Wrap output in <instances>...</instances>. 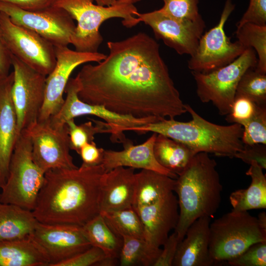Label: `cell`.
Wrapping results in <instances>:
<instances>
[{
	"label": "cell",
	"mask_w": 266,
	"mask_h": 266,
	"mask_svg": "<svg viewBox=\"0 0 266 266\" xmlns=\"http://www.w3.org/2000/svg\"><path fill=\"white\" fill-rule=\"evenodd\" d=\"M107 46L103 60L83 66L75 77L81 100L138 118L174 119L187 112L154 38L139 32Z\"/></svg>",
	"instance_id": "cell-1"
},
{
	"label": "cell",
	"mask_w": 266,
	"mask_h": 266,
	"mask_svg": "<svg viewBox=\"0 0 266 266\" xmlns=\"http://www.w3.org/2000/svg\"><path fill=\"white\" fill-rule=\"evenodd\" d=\"M101 164L45 173L32 211L38 222L83 226L100 213Z\"/></svg>",
	"instance_id": "cell-2"
},
{
	"label": "cell",
	"mask_w": 266,
	"mask_h": 266,
	"mask_svg": "<svg viewBox=\"0 0 266 266\" xmlns=\"http://www.w3.org/2000/svg\"><path fill=\"white\" fill-rule=\"evenodd\" d=\"M216 166L209 154L200 152L175 179L174 191L178 196L179 217L174 232L179 242L196 220L211 217L219 207L223 188Z\"/></svg>",
	"instance_id": "cell-3"
},
{
	"label": "cell",
	"mask_w": 266,
	"mask_h": 266,
	"mask_svg": "<svg viewBox=\"0 0 266 266\" xmlns=\"http://www.w3.org/2000/svg\"><path fill=\"white\" fill-rule=\"evenodd\" d=\"M192 116L188 122L164 119L141 126L127 128L125 131L137 133L152 132L161 134L189 147L195 154L205 152L219 157H234L244 148L241 137L242 126L237 123L220 125L200 116L189 105L185 104Z\"/></svg>",
	"instance_id": "cell-4"
},
{
	"label": "cell",
	"mask_w": 266,
	"mask_h": 266,
	"mask_svg": "<svg viewBox=\"0 0 266 266\" xmlns=\"http://www.w3.org/2000/svg\"><path fill=\"white\" fill-rule=\"evenodd\" d=\"M93 0H54L53 6L66 10L77 25L71 44L76 51L98 52L103 38L99 29L106 20L122 18L123 25L128 28L140 23L136 16L138 12L133 4H119L103 6L93 3Z\"/></svg>",
	"instance_id": "cell-5"
},
{
	"label": "cell",
	"mask_w": 266,
	"mask_h": 266,
	"mask_svg": "<svg viewBox=\"0 0 266 266\" xmlns=\"http://www.w3.org/2000/svg\"><path fill=\"white\" fill-rule=\"evenodd\" d=\"M44 175L33 160L31 138L26 131H23L17 139L7 177L0 188V202L33 211Z\"/></svg>",
	"instance_id": "cell-6"
},
{
	"label": "cell",
	"mask_w": 266,
	"mask_h": 266,
	"mask_svg": "<svg viewBox=\"0 0 266 266\" xmlns=\"http://www.w3.org/2000/svg\"><path fill=\"white\" fill-rule=\"evenodd\" d=\"M263 241H266V232L248 211L232 209L210 224L209 252L216 264L227 262Z\"/></svg>",
	"instance_id": "cell-7"
},
{
	"label": "cell",
	"mask_w": 266,
	"mask_h": 266,
	"mask_svg": "<svg viewBox=\"0 0 266 266\" xmlns=\"http://www.w3.org/2000/svg\"><path fill=\"white\" fill-rule=\"evenodd\" d=\"M257 62L255 51L248 48L231 63L212 72L191 71L200 100L203 103L211 102L221 115H227L240 78L247 69L256 67Z\"/></svg>",
	"instance_id": "cell-8"
},
{
	"label": "cell",
	"mask_w": 266,
	"mask_h": 266,
	"mask_svg": "<svg viewBox=\"0 0 266 266\" xmlns=\"http://www.w3.org/2000/svg\"><path fill=\"white\" fill-rule=\"evenodd\" d=\"M79 85L75 78H70L66 86L65 93L66 98L60 111L51 117L48 122L54 128H62L66 122L76 117L84 115H91L103 119L110 128V139L113 142L124 143L128 139L123 132L127 128L141 126L160 121L154 117L138 118L123 115L112 112L103 106L91 104L81 100L78 95Z\"/></svg>",
	"instance_id": "cell-9"
},
{
	"label": "cell",
	"mask_w": 266,
	"mask_h": 266,
	"mask_svg": "<svg viewBox=\"0 0 266 266\" xmlns=\"http://www.w3.org/2000/svg\"><path fill=\"white\" fill-rule=\"evenodd\" d=\"M234 8L232 0H226L218 23L202 34L188 62L191 71L212 72L231 63L248 48L238 40L232 42L225 33V24Z\"/></svg>",
	"instance_id": "cell-10"
},
{
	"label": "cell",
	"mask_w": 266,
	"mask_h": 266,
	"mask_svg": "<svg viewBox=\"0 0 266 266\" xmlns=\"http://www.w3.org/2000/svg\"><path fill=\"white\" fill-rule=\"evenodd\" d=\"M0 25L5 44L12 55L46 76L52 72L56 64L52 43L36 32L14 23L2 11Z\"/></svg>",
	"instance_id": "cell-11"
},
{
	"label": "cell",
	"mask_w": 266,
	"mask_h": 266,
	"mask_svg": "<svg viewBox=\"0 0 266 266\" xmlns=\"http://www.w3.org/2000/svg\"><path fill=\"white\" fill-rule=\"evenodd\" d=\"M0 11L14 23L29 29L55 47L71 44L76 25L64 9L53 5L37 10H26L10 3L0 1Z\"/></svg>",
	"instance_id": "cell-12"
},
{
	"label": "cell",
	"mask_w": 266,
	"mask_h": 266,
	"mask_svg": "<svg viewBox=\"0 0 266 266\" xmlns=\"http://www.w3.org/2000/svg\"><path fill=\"white\" fill-rule=\"evenodd\" d=\"M11 57L13 68L11 98L16 113L19 135L38 121L44 100L47 76L11 54Z\"/></svg>",
	"instance_id": "cell-13"
},
{
	"label": "cell",
	"mask_w": 266,
	"mask_h": 266,
	"mask_svg": "<svg viewBox=\"0 0 266 266\" xmlns=\"http://www.w3.org/2000/svg\"><path fill=\"white\" fill-rule=\"evenodd\" d=\"M56 64L46 76L44 100L38 122H46L55 115L62 107L63 94L73 71L78 66L89 62L99 63L106 56L100 52H83L67 46L55 47Z\"/></svg>",
	"instance_id": "cell-14"
},
{
	"label": "cell",
	"mask_w": 266,
	"mask_h": 266,
	"mask_svg": "<svg viewBox=\"0 0 266 266\" xmlns=\"http://www.w3.org/2000/svg\"><path fill=\"white\" fill-rule=\"evenodd\" d=\"M24 131L31 138L33 160L43 172L51 169L78 167L70 154L66 124L62 128H56L48 121H37Z\"/></svg>",
	"instance_id": "cell-15"
},
{
	"label": "cell",
	"mask_w": 266,
	"mask_h": 266,
	"mask_svg": "<svg viewBox=\"0 0 266 266\" xmlns=\"http://www.w3.org/2000/svg\"><path fill=\"white\" fill-rule=\"evenodd\" d=\"M136 16L152 30L156 38L179 55L192 56L196 51L205 28L202 17L195 20H180L172 18L159 9L140 13Z\"/></svg>",
	"instance_id": "cell-16"
},
{
	"label": "cell",
	"mask_w": 266,
	"mask_h": 266,
	"mask_svg": "<svg viewBox=\"0 0 266 266\" xmlns=\"http://www.w3.org/2000/svg\"><path fill=\"white\" fill-rule=\"evenodd\" d=\"M134 209L143 225L146 254L150 266H153L169 233L176 226L179 217L177 198L172 192L155 203Z\"/></svg>",
	"instance_id": "cell-17"
},
{
	"label": "cell",
	"mask_w": 266,
	"mask_h": 266,
	"mask_svg": "<svg viewBox=\"0 0 266 266\" xmlns=\"http://www.w3.org/2000/svg\"><path fill=\"white\" fill-rule=\"evenodd\" d=\"M46 252L49 266L57 265L92 246L82 226L38 222L33 234Z\"/></svg>",
	"instance_id": "cell-18"
},
{
	"label": "cell",
	"mask_w": 266,
	"mask_h": 266,
	"mask_svg": "<svg viewBox=\"0 0 266 266\" xmlns=\"http://www.w3.org/2000/svg\"><path fill=\"white\" fill-rule=\"evenodd\" d=\"M13 72L0 78V188L8 175V167L19 135L17 119L11 98Z\"/></svg>",
	"instance_id": "cell-19"
},
{
	"label": "cell",
	"mask_w": 266,
	"mask_h": 266,
	"mask_svg": "<svg viewBox=\"0 0 266 266\" xmlns=\"http://www.w3.org/2000/svg\"><path fill=\"white\" fill-rule=\"evenodd\" d=\"M157 135L153 133L145 142L136 145L128 140L121 151L104 150L101 165L105 172L123 166L152 170L176 179V174L160 165L155 158L153 147Z\"/></svg>",
	"instance_id": "cell-20"
},
{
	"label": "cell",
	"mask_w": 266,
	"mask_h": 266,
	"mask_svg": "<svg viewBox=\"0 0 266 266\" xmlns=\"http://www.w3.org/2000/svg\"><path fill=\"white\" fill-rule=\"evenodd\" d=\"M211 217L202 216L188 228L179 242L173 266H211L216 264L209 252Z\"/></svg>",
	"instance_id": "cell-21"
},
{
	"label": "cell",
	"mask_w": 266,
	"mask_h": 266,
	"mask_svg": "<svg viewBox=\"0 0 266 266\" xmlns=\"http://www.w3.org/2000/svg\"><path fill=\"white\" fill-rule=\"evenodd\" d=\"M135 174L134 168L123 166L104 173L100 182V212L132 207Z\"/></svg>",
	"instance_id": "cell-22"
},
{
	"label": "cell",
	"mask_w": 266,
	"mask_h": 266,
	"mask_svg": "<svg viewBox=\"0 0 266 266\" xmlns=\"http://www.w3.org/2000/svg\"><path fill=\"white\" fill-rule=\"evenodd\" d=\"M49 258L33 234L0 242V266H49Z\"/></svg>",
	"instance_id": "cell-23"
},
{
	"label": "cell",
	"mask_w": 266,
	"mask_h": 266,
	"mask_svg": "<svg viewBox=\"0 0 266 266\" xmlns=\"http://www.w3.org/2000/svg\"><path fill=\"white\" fill-rule=\"evenodd\" d=\"M176 180L166 175L147 169L135 174L133 209L150 205L173 192Z\"/></svg>",
	"instance_id": "cell-24"
},
{
	"label": "cell",
	"mask_w": 266,
	"mask_h": 266,
	"mask_svg": "<svg viewBox=\"0 0 266 266\" xmlns=\"http://www.w3.org/2000/svg\"><path fill=\"white\" fill-rule=\"evenodd\" d=\"M37 223L32 211L0 202V242L32 235Z\"/></svg>",
	"instance_id": "cell-25"
},
{
	"label": "cell",
	"mask_w": 266,
	"mask_h": 266,
	"mask_svg": "<svg viewBox=\"0 0 266 266\" xmlns=\"http://www.w3.org/2000/svg\"><path fill=\"white\" fill-rule=\"evenodd\" d=\"M246 174L250 176L251 182L246 189L232 192L229 199L235 211H248L266 208V176L263 169L255 162L250 164Z\"/></svg>",
	"instance_id": "cell-26"
},
{
	"label": "cell",
	"mask_w": 266,
	"mask_h": 266,
	"mask_svg": "<svg viewBox=\"0 0 266 266\" xmlns=\"http://www.w3.org/2000/svg\"><path fill=\"white\" fill-rule=\"evenodd\" d=\"M153 151L158 163L177 176L196 154L185 144L161 134L157 135Z\"/></svg>",
	"instance_id": "cell-27"
},
{
	"label": "cell",
	"mask_w": 266,
	"mask_h": 266,
	"mask_svg": "<svg viewBox=\"0 0 266 266\" xmlns=\"http://www.w3.org/2000/svg\"><path fill=\"white\" fill-rule=\"evenodd\" d=\"M83 233L92 246L100 249L106 257L117 259L122 245V238L108 227L100 213L82 226Z\"/></svg>",
	"instance_id": "cell-28"
},
{
	"label": "cell",
	"mask_w": 266,
	"mask_h": 266,
	"mask_svg": "<svg viewBox=\"0 0 266 266\" xmlns=\"http://www.w3.org/2000/svg\"><path fill=\"white\" fill-rule=\"evenodd\" d=\"M100 214L109 228L119 236H129L144 239L142 223L133 207L115 211H101Z\"/></svg>",
	"instance_id": "cell-29"
},
{
	"label": "cell",
	"mask_w": 266,
	"mask_h": 266,
	"mask_svg": "<svg viewBox=\"0 0 266 266\" xmlns=\"http://www.w3.org/2000/svg\"><path fill=\"white\" fill-rule=\"evenodd\" d=\"M235 35L246 47L256 51L258 58L256 67L266 73V26L245 23L237 27Z\"/></svg>",
	"instance_id": "cell-30"
},
{
	"label": "cell",
	"mask_w": 266,
	"mask_h": 266,
	"mask_svg": "<svg viewBox=\"0 0 266 266\" xmlns=\"http://www.w3.org/2000/svg\"><path fill=\"white\" fill-rule=\"evenodd\" d=\"M246 98L257 105H266V73L256 67L243 74L237 85L235 98Z\"/></svg>",
	"instance_id": "cell-31"
},
{
	"label": "cell",
	"mask_w": 266,
	"mask_h": 266,
	"mask_svg": "<svg viewBox=\"0 0 266 266\" xmlns=\"http://www.w3.org/2000/svg\"><path fill=\"white\" fill-rule=\"evenodd\" d=\"M90 119L95 123L94 125L90 121L77 125L74 122V119H70L66 123L69 138L70 150H74L78 154L83 146L94 141L96 134L110 133V128L107 123Z\"/></svg>",
	"instance_id": "cell-32"
},
{
	"label": "cell",
	"mask_w": 266,
	"mask_h": 266,
	"mask_svg": "<svg viewBox=\"0 0 266 266\" xmlns=\"http://www.w3.org/2000/svg\"><path fill=\"white\" fill-rule=\"evenodd\" d=\"M241 125L243 127L242 141L245 145H266V105L256 104L252 116Z\"/></svg>",
	"instance_id": "cell-33"
},
{
	"label": "cell",
	"mask_w": 266,
	"mask_h": 266,
	"mask_svg": "<svg viewBox=\"0 0 266 266\" xmlns=\"http://www.w3.org/2000/svg\"><path fill=\"white\" fill-rule=\"evenodd\" d=\"M119 263L121 266H150L143 239L129 236L122 237Z\"/></svg>",
	"instance_id": "cell-34"
},
{
	"label": "cell",
	"mask_w": 266,
	"mask_h": 266,
	"mask_svg": "<svg viewBox=\"0 0 266 266\" xmlns=\"http://www.w3.org/2000/svg\"><path fill=\"white\" fill-rule=\"evenodd\" d=\"M159 10L163 13L180 20H195L201 16L199 12V0H163Z\"/></svg>",
	"instance_id": "cell-35"
},
{
	"label": "cell",
	"mask_w": 266,
	"mask_h": 266,
	"mask_svg": "<svg viewBox=\"0 0 266 266\" xmlns=\"http://www.w3.org/2000/svg\"><path fill=\"white\" fill-rule=\"evenodd\" d=\"M227 262L231 266H266V241L252 244L241 254Z\"/></svg>",
	"instance_id": "cell-36"
},
{
	"label": "cell",
	"mask_w": 266,
	"mask_h": 266,
	"mask_svg": "<svg viewBox=\"0 0 266 266\" xmlns=\"http://www.w3.org/2000/svg\"><path fill=\"white\" fill-rule=\"evenodd\" d=\"M106 257L100 248L92 246L59 264L57 266H99L100 263Z\"/></svg>",
	"instance_id": "cell-37"
},
{
	"label": "cell",
	"mask_w": 266,
	"mask_h": 266,
	"mask_svg": "<svg viewBox=\"0 0 266 266\" xmlns=\"http://www.w3.org/2000/svg\"><path fill=\"white\" fill-rule=\"evenodd\" d=\"M256 104L246 98H235L226 120L229 123L241 125L252 116Z\"/></svg>",
	"instance_id": "cell-38"
},
{
	"label": "cell",
	"mask_w": 266,
	"mask_h": 266,
	"mask_svg": "<svg viewBox=\"0 0 266 266\" xmlns=\"http://www.w3.org/2000/svg\"><path fill=\"white\" fill-rule=\"evenodd\" d=\"M245 23L266 26V0H250L248 7L236 27Z\"/></svg>",
	"instance_id": "cell-39"
},
{
	"label": "cell",
	"mask_w": 266,
	"mask_h": 266,
	"mask_svg": "<svg viewBox=\"0 0 266 266\" xmlns=\"http://www.w3.org/2000/svg\"><path fill=\"white\" fill-rule=\"evenodd\" d=\"M234 157L250 165L256 162L263 169L266 168V146L263 144H244L243 149L237 153Z\"/></svg>",
	"instance_id": "cell-40"
},
{
	"label": "cell",
	"mask_w": 266,
	"mask_h": 266,
	"mask_svg": "<svg viewBox=\"0 0 266 266\" xmlns=\"http://www.w3.org/2000/svg\"><path fill=\"white\" fill-rule=\"evenodd\" d=\"M179 242L177 234L174 232L164 243L163 248L153 266H172Z\"/></svg>",
	"instance_id": "cell-41"
},
{
	"label": "cell",
	"mask_w": 266,
	"mask_h": 266,
	"mask_svg": "<svg viewBox=\"0 0 266 266\" xmlns=\"http://www.w3.org/2000/svg\"><path fill=\"white\" fill-rule=\"evenodd\" d=\"M104 149L97 146L94 141L88 143L83 146L79 154L83 161L82 165L95 166L101 164Z\"/></svg>",
	"instance_id": "cell-42"
},
{
	"label": "cell",
	"mask_w": 266,
	"mask_h": 266,
	"mask_svg": "<svg viewBox=\"0 0 266 266\" xmlns=\"http://www.w3.org/2000/svg\"><path fill=\"white\" fill-rule=\"evenodd\" d=\"M26 10L42 9L53 5L54 0H0Z\"/></svg>",
	"instance_id": "cell-43"
},
{
	"label": "cell",
	"mask_w": 266,
	"mask_h": 266,
	"mask_svg": "<svg viewBox=\"0 0 266 266\" xmlns=\"http://www.w3.org/2000/svg\"><path fill=\"white\" fill-rule=\"evenodd\" d=\"M11 66V53L5 44L0 25V78L4 77L9 74Z\"/></svg>",
	"instance_id": "cell-44"
},
{
	"label": "cell",
	"mask_w": 266,
	"mask_h": 266,
	"mask_svg": "<svg viewBox=\"0 0 266 266\" xmlns=\"http://www.w3.org/2000/svg\"><path fill=\"white\" fill-rule=\"evenodd\" d=\"M261 228L266 232V213L265 211L260 213L257 217Z\"/></svg>",
	"instance_id": "cell-45"
},
{
	"label": "cell",
	"mask_w": 266,
	"mask_h": 266,
	"mask_svg": "<svg viewBox=\"0 0 266 266\" xmlns=\"http://www.w3.org/2000/svg\"><path fill=\"white\" fill-rule=\"evenodd\" d=\"M96 1L97 4L103 6H110L116 4L117 0H93Z\"/></svg>",
	"instance_id": "cell-46"
},
{
	"label": "cell",
	"mask_w": 266,
	"mask_h": 266,
	"mask_svg": "<svg viewBox=\"0 0 266 266\" xmlns=\"http://www.w3.org/2000/svg\"><path fill=\"white\" fill-rule=\"evenodd\" d=\"M141 0H117L116 4H134Z\"/></svg>",
	"instance_id": "cell-47"
},
{
	"label": "cell",
	"mask_w": 266,
	"mask_h": 266,
	"mask_svg": "<svg viewBox=\"0 0 266 266\" xmlns=\"http://www.w3.org/2000/svg\"></svg>",
	"instance_id": "cell-48"
},
{
	"label": "cell",
	"mask_w": 266,
	"mask_h": 266,
	"mask_svg": "<svg viewBox=\"0 0 266 266\" xmlns=\"http://www.w3.org/2000/svg\"></svg>",
	"instance_id": "cell-49"
}]
</instances>
